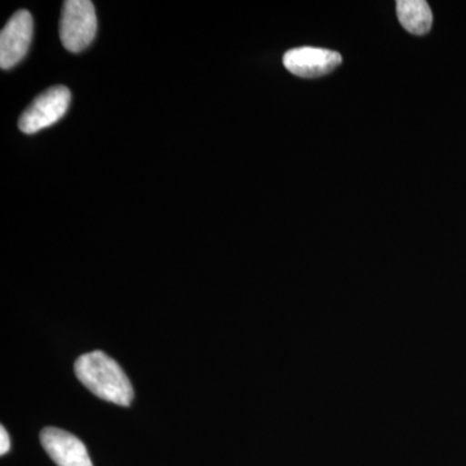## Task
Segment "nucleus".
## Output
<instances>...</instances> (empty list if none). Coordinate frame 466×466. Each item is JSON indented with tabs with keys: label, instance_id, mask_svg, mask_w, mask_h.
Instances as JSON below:
<instances>
[{
	"label": "nucleus",
	"instance_id": "obj_1",
	"mask_svg": "<svg viewBox=\"0 0 466 466\" xmlns=\"http://www.w3.org/2000/svg\"><path fill=\"white\" fill-rule=\"evenodd\" d=\"M76 376L92 394L116 406L128 407L134 400L130 380L115 359L92 351L76 359Z\"/></svg>",
	"mask_w": 466,
	"mask_h": 466
},
{
	"label": "nucleus",
	"instance_id": "obj_2",
	"mask_svg": "<svg viewBox=\"0 0 466 466\" xmlns=\"http://www.w3.org/2000/svg\"><path fill=\"white\" fill-rule=\"evenodd\" d=\"M97 32V17L90 0H67L60 20V38L64 47L73 54L86 50Z\"/></svg>",
	"mask_w": 466,
	"mask_h": 466
},
{
	"label": "nucleus",
	"instance_id": "obj_3",
	"mask_svg": "<svg viewBox=\"0 0 466 466\" xmlns=\"http://www.w3.org/2000/svg\"><path fill=\"white\" fill-rule=\"evenodd\" d=\"M70 99L72 95L69 88L64 86L48 88L35 97V100L21 115L18 119V127L25 134H35L43 128L50 127L66 116L69 109Z\"/></svg>",
	"mask_w": 466,
	"mask_h": 466
},
{
	"label": "nucleus",
	"instance_id": "obj_4",
	"mask_svg": "<svg viewBox=\"0 0 466 466\" xmlns=\"http://www.w3.org/2000/svg\"><path fill=\"white\" fill-rule=\"evenodd\" d=\"M32 15L25 9L16 12L0 34V66L11 69L17 66L29 51L33 38Z\"/></svg>",
	"mask_w": 466,
	"mask_h": 466
},
{
	"label": "nucleus",
	"instance_id": "obj_5",
	"mask_svg": "<svg viewBox=\"0 0 466 466\" xmlns=\"http://www.w3.org/2000/svg\"><path fill=\"white\" fill-rule=\"evenodd\" d=\"M284 66L300 78H319L341 66L342 56L336 51L317 47H299L284 55Z\"/></svg>",
	"mask_w": 466,
	"mask_h": 466
},
{
	"label": "nucleus",
	"instance_id": "obj_6",
	"mask_svg": "<svg viewBox=\"0 0 466 466\" xmlns=\"http://www.w3.org/2000/svg\"><path fill=\"white\" fill-rule=\"evenodd\" d=\"M41 443L57 466H94L84 441L57 428L43 429Z\"/></svg>",
	"mask_w": 466,
	"mask_h": 466
},
{
	"label": "nucleus",
	"instance_id": "obj_7",
	"mask_svg": "<svg viewBox=\"0 0 466 466\" xmlns=\"http://www.w3.org/2000/svg\"><path fill=\"white\" fill-rule=\"evenodd\" d=\"M397 14L401 26L413 35H425L433 25V14L425 0H400Z\"/></svg>",
	"mask_w": 466,
	"mask_h": 466
},
{
	"label": "nucleus",
	"instance_id": "obj_8",
	"mask_svg": "<svg viewBox=\"0 0 466 466\" xmlns=\"http://www.w3.org/2000/svg\"><path fill=\"white\" fill-rule=\"evenodd\" d=\"M11 449V441H9L8 433L5 429L0 428V455H5Z\"/></svg>",
	"mask_w": 466,
	"mask_h": 466
}]
</instances>
